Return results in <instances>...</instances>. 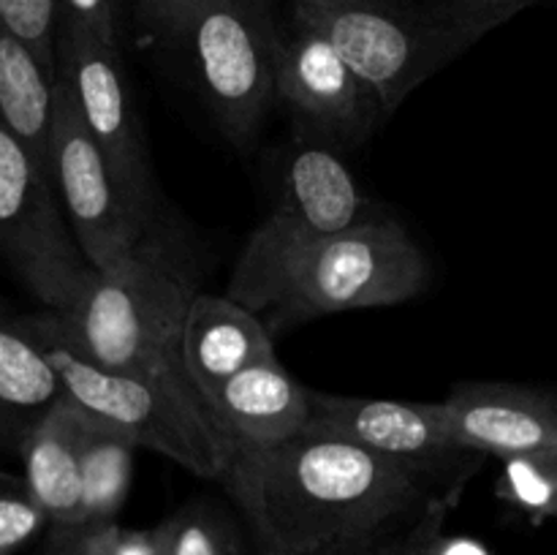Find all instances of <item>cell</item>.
I'll return each instance as SVG.
<instances>
[{
    "label": "cell",
    "mask_w": 557,
    "mask_h": 555,
    "mask_svg": "<svg viewBox=\"0 0 557 555\" xmlns=\"http://www.w3.org/2000/svg\"><path fill=\"white\" fill-rule=\"evenodd\" d=\"M455 504L451 498L430 501L428 509L419 517V555H493L484 542L473 536H449L444 533V520L449 506Z\"/></svg>",
    "instance_id": "484cf974"
},
{
    "label": "cell",
    "mask_w": 557,
    "mask_h": 555,
    "mask_svg": "<svg viewBox=\"0 0 557 555\" xmlns=\"http://www.w3.org/2000/svg\"><path fill=\"white\" fill-rule=\"evenodd\" d=\"M253 536H256V544H259V555H305V553H297V550L286 547V544H281L277 539L261 536V533H253Z\"/></svg>",
    "instance_id": "f546056e"
},
{
    "label": "cell",
    "mask_w": 557,
    "mask_h": 555,
    "mask_svg": "<svg viewBox=\"0 0 557 555\" xmlns=\"http://www.w3.org/2000/svg\"><path fill=\"white\" fill-rule=\"evenodd\" d=\"M58 313L11 316L0 332V439L5 452L20 455L47 414L69 397L52 359Z\"/></svg>",
    "instance_id": "5bb4252c"
},
{
    "label": "cell",
    "mask_w": 557,
    "mask_h": 555,
    "mask_svg": "<svg viewBox=\"0 0 557 555\" xmlns=\"http://www.w3.org/2000/svg\"><path fill=\"white\" fill-rule=\"evenodd\" d=\"M58 79L36 54L9 33H0V125L52 174V134Z\"/></svg>",
    "instance_id": "ac0fdd59"
},
{
    "label": "cell",
    "mask_w": 557,
    "mask_h": 555,
    "mask_svg": "<svg viewBox=\"0 0 557 555\" xmlns=\"http://www.w3.org/2000/svg\"><path fill=\"white\" fill-rule=\"evenodd\" d=\"M277 98L288 109L341 139H362L379 107L373 90L330 38L294 22L277 60Z\"/></svg>",
    "instance_id": "7c38bea8"
},
{
    "label": "cell",
    "mask_w": 557,
    "mask_h": 555,
    "mask_svg": "<svg viewBox=\"0 0 557 555\" xmlns=\"http://www.w3.org/2000/svg\"><path fill=\"white\" fill-rule=\"evenodd\" d=\"M305 433L335 435L375 455L411 468L449 498H460L462 484L482 466L484 455L457 446L446 433L438 403H403L381 397L310 395Z\"/></svg>",
    "instance_id": "9c48e42d"
},
{
    "label": "cell",
    "mask_w": 557,
    "mask_h": 555,
    "mask_svg": "<svg viewBox=\"0 0 557 555\" xmlns=\"http://www.w3.org/2000/svg\"><path fill=\"white\" fill-rule=\"evenodd\" d=\"M60 205L52 174L0 125V248L16 281L54 313L74 308L98 278Z\"/></svg>",
    "instance_id": "ba28073f"
},
{
    "label": "cell",
    "mask_w": 557,
    "mask_h": 555,
    "mask_svg": "<svg viewBox=\"0 0 557 555\" xmlns=\"http://www.w3.org/2000/svg\"><path fill=\"white\" fill-rule=\"evenodd\" d=\"M58 79L74 96L92 139L131 201L147 218H158L152 163L131 101L120 47L103 41L87 27L60 22Z\"/></svg>",
    "instance_id": "8fae6325"
},
{
    "label": "cell",
    "mask_w": 557,
    "mask_h": 555,
    "mask_svg": "<svg viewBox=\"0 0 557 555\" xmlns=\"http://www.w3.org/2000/svg\"><path fill=\"white\" fill-rule=\"evenodd\" d=\"M199 297V259L163 221L150 226L120 264L98 270L96 283L60 313L63 337L82 359L103 370L141 373L180 359L188 310Z\"/></svg>",
    "instance_id": "3957f363"
},
{
    "label": "cell",
    "mask_w": 557,
    "mask_h": 555,
    "mask_svg": "<svg viewBox=\"0 0 557 555\" xmlns=\"http://www.w3.org/2000/svg\"><path fill=\"white\" fill-rule=\"evenodd\" d=\"M90 428V414L65 397L52 414L38 422L22 446V477L47 509L52 528L85 526L82 511V452Z\"/></svg>",
    "instance_id": "e0dca14e"
},
{
    "label": "cell",
    "mask_w": 557,
    "mask_h": 555,
    "mask_svg": "<svg viewBox=\"0 0 557 555\" xmlns=\"http://www.w3.org/2000/svg\"><path fill=\"white\" fill-rule=\"evenodd\" d=\"M166 555H239L234 522L210 501H194L161 522Z\"/></svg>",
    "instance_id": "44dd1931"
},
{
    "label": "cell",
    "mask_w": 557,
    "mask_h": 555,
    "mask_svg": "<svg viewBox=\"0 0 557 555\" xmlns=\"http://www.w3.org/2000/svg\"><path fill=\"white\" fill-rule=\"evenodd\" d=\"M417 522H413V526L408 528L403 536L386 539L384 544H379V547H373L370 553H364V555H419V526Z\"/></svg>",
    "instance_id": "f1b7e54d"
},
{
    "label": "cell",
    "mask_w": 557,
    "mask_h": 555,
    "mask_svg": "<svg viewBox=\"0 0 557 555\" xmlns=\"http://www.w3.org/2000/svg\"><path fill=\"white\" fill-rule=\"evenodd\" d=\"M0 22L58 79L60 0H0Z\"/></svg>",
    "instance_id": "7402d4cb"
},
{
    "label": "cell",
    "mask_w": 557,
    "mask_h": 555,
    "mask_svg": "<svg viewBox=\"0 0 557 555\" xmlns=\"http://www.w3.org/2000/svg\"><path fill=\"white\" fill-rule=\"evenodd\" d=\"M139 446L90 414L82 452V511L85 526H109L128 498Z\"/></svg>",
    "instance_id": "d6986e66"
},
{
    "label": "cell",
    "mask_w": 557,
    "mask_h": 555,
    "mask_svg": "<svg viewBox=\"0 0 557 555\" xmlns=\"http://www.w3.org/2000/svg\"><path fill=\"white\" fill-rule=\"evenodd\" d=\"M41 555H85V526L49 528L47 547Z\"/></svg>",
    "instance_id": "83f0119b"
},
{
    "label": "cell",
    "mask_w": 557,
    "mask_h": 555,
    "mask_svg": "<svg viewBox=\"0 0 557 555\" xmlns=\"http://www.w3.org/2000/svg\"><path fill=\"white\" fill-rule=\"evenodd\" d=\"M85 555H166L161 526L156 528H120L117 522L109 526H85Z\"/></svg>",
    "instance_id": "d4e9b609"
},
{
    "label": "cell",
    "mask_w": 557,
    "mask_h": 555,
    "mask_svg": "<svg viewBox=\"0 0 557 555\" xmlns=\"http://www.w3.org/2000/svg\"><path fill=\"white\" fill-rule=\"evenodd\" d=\"M294 22L335 44L384 114L473 44L430 0H294Z\"/></svg>",
    "instance_id": "8992f818"
},
{
    "label": "cell",
    "mask_w": 557,
    "mask_h": 555,
    "mask_svg": "<svg viewBox=\"0 0 557 555\" xmlns=\"http://www.w3.org/2000/svg\"><path fill=\"white\" fill-rule=\"evenodd\" d=\"M500 462L498 498L522 511L533 526L557 520V452H525Z\"/></svg>",
    "instance_id": "ffe728a7"
},
{
    "label": "cell",
    "mask_w": 557,
    "mask_h": 555,
    "mask_svg": "<svg viewBox=\"0 0 557 555\" xmlns=\"http://www.w3.org/2000/svg\"><path fill=\"white\" fill-rule=\"evenodd\" d=\"M52 528L47 509L38 504L25 477L3 473L0 479V555H14L33 536Z\"/></svg>",
    "instance_id": "603a6c76"
},
{
    "label": "cell",
    "mask_w": 557,
    "mask_h": 555,
    "mask_svg": "<svg viewBox=\"0 0 557 555\" xmlns=\"http://www.w3.org/2000/svg\"><path fill=\"white\" fill-rule=\"evenodd\" d=\"M52 177L76 239L98 270L120 264L156 218H147L114 177L69 87L58 79Z\"/></svg>",
    "instance_id": "30bf717a"
},
{
    "label": "cell",
    "mask_w": 557,
    "mask_h": 555,
    "mask_svg": "<svg viewBox=\"0 0 557 555\" xmlns=\"http://www.w3.org/2000/svg\"><path fill=\"white\" fill-rule=\"evenodd\" d=\"M430 286V261L400 221L375 210L299 259L261 313L270 332L343 310L389 308Z\"/></svg>",
    "instance_id": "5b68a950"
},
{
    "label": "cell",
    "mask_w": 557,
    "mask_h": 555,
    "mask_svg": "<svg viewBox=\"0 0 557 555\" xmlns=\"http://www.w3.org/2000/svg\"><path fill=\"white\" fill-rule=\"evenodd\" d=\"M128 14L190 76L221 134L248 145L277 101L283 36L264 0H131Z\"/></svg>",
    "instance_id": "7a4b0ae2"
},
{
    "label": "cell",
    "mask_w": 557,
    "mask_h": 555,
    "mask_svg": "<svg viewBox=\"0 0 557 555\" xmlns=\"http://www.w3.org/2000/svg\"><path fill=\"white\" fill-rule=\"evenodd\" d=\"M180 354L201 395L215 390L239 370L275 357L272 332L256 310L226 294H199L183 326Z\"/></svg>",
    "instance_id": "2e32d148"
},
{
    "label": "cell",
    "mask_w": 557,
    "mask_h": 555,
    "mask_svg": "<svg viewBox=\"0 0 557 555\" xmlns=\"http://www.w3.org/2000/svg\"><path fill=\"white\" fill-rule=\"evenodd\" d=\"M373 212L341 158L299 150L288 161L275 207L234 264L226 297L261 316L310 248Z\"/></svg>",
    "instance_id": "52a82bcc"
},
{
    "label": "cell",
    "mask_w": 557,
    "mask_h": 555,
    "mask_svg": "<svg viewBox=\"0 0 557 555\" xmlns=\"http://www.w3.org/2000/svg\"><path fill=\"white\" fill-rule=\"evenodd\" d=\"M313 390L299 384L270 357L239 370L205 395L207 408L232 449L272 446L302 435L310 422Z\"/></svg>",
    "instance_id": "9a60e30c"
},
{
    "label": "cell",
    "mask_w": 557,
    "mask_h": 555,
    "mask_svg": "<svg viewBox=\"0 0 557 555\" xmlns=\"http://www.w3.org/2000/svg\"><path fill=\"white\" fill-rule=\"evenodd\" d=\"M128 11L131 0H60V22L87 27L114 47H120V25Z\"/></svg>",
    "instance_id": "4316f807"
},
{
    "label": "cell",
    "mask_w": 557,
    "mask_h": 555,
    "mask_svg": "<svg viewBox=\"0 0 557 555\" xmlns=\"http://www.w3.org/2000/svg\"><path fill=\"white\" fill-rule=\"evenodd\" d=\"M52 359L69 395L87 414L128 435L139 449L158 452L201 479H226L234 449L183 357L141 373L103 370L65 343L58 313Z\"/></svg>",
    "instance_id": "277c9868"
},
{
    "label": "cell",
    "mask_w": 557,
    "mask_h": 555,
    "mask_svg": "<svg viewBox=\"0 0 557 555\" xmlns=\"http://www.w3.org/2000/svg\"><path fill=\"white\" fill-rule=\"evenodd\" d=\"M223 484L253 533L305 555L370 553L444 495L411 468L321 433L237 449Z\"/></svg>",
    "instance_id": "6da1fadb"
},
{
    "label": "cell",
    "mask_w": 557,
    "mask_h": 555,
    "mask_svg": "<svg viewBox=\"0 0 557 555\" xmlns=\"http://www.w3.org/2000/svg\"><path fill=\"white\" fill-rule=\"evenodd\" d=\"M430 3L441 11L446 22H451L457 30L466 33L476 44L484 33L509 22L536 0H430Z\"/></svg>",
    "instance_id": "cb8c5ba5"
},
{
    "label": "cell",
    "mask_w": 557,
    "mask_h": 555,
    "mask_svg": "<svg viewBox=\"0 0 557 555\" xmlns=\"http://www.w3.org/2000/svg\"><path fill=\"white\" fill-rule=\"evenodd\" d=\"M441 406L446 433L476 455L557 452V395L520 384H457Z\"/></svg>",
    "instance_id": "4fadbf2b"
}]
</instances>
